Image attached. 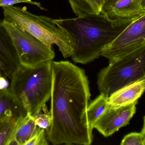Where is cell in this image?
<instances>
[{"label":"cell","mask_w":145,"mask_h":145,"mask_svg":"<svg viewBox=\"0 0 145 145\" xmlns=\"http://www.w3.org/2000/svg\"><path fill=\"white\" fill-rule=\"evenodd\" d=\"M138 102L118 107L109 105L105 113L96 121L94 129H97L105 137L112 135L120 128L129 124L136 112Z\"/></svg>","instance_id":"obj_8"},{"label":"cell","mask_w":145,"mask_h":145,"mask_svg":"<svg viewBox=\"0 0 145 145\" xmlns=\"http://www.w3.org/2000/svg\"><path fill=\"white\" fill-rule=\"evenodd\" d=\"M144 78H145V76L144 77Z\"/></svg>","instance_id":"obj_25"},{"label":"cell","mask_w":145,"mask_h":145,"mask_svg":"<svg viewBox=\"0 0 145 145\" xmlns=\"http://www.w3.org/2000/svg\"><path fill=\"white\" fill-rule=\"evenodd\" d=\"M94 1L96 3L98 6L101 9V8H102L104 2H105V0H94Z\"/></svg>","instance_id":"obj_22"},{"label":"cell","mask_w":145,"mask_h":145,"mask_svg":"<svg viewBox=\"0 0 145 145\" xmlns=\"http://www.w3.org/2000/svg\"><path fill=\"white\" fill-rule=\"evenodd\" d=\"M54 22L69 37L72 60L84 64L101 56L106 47L128 25L112 21L101 12L75 18L55 19Z\"/></svg>","instance_id":"obj_2"},{"label":"cell","mask_w":145,"mask_h":145,"mask_svg":"<svg viewBox=\"0 0 145 145\" xmlns=\"http://www.w3.org/2000/svg\"><path fill=\"white\" fill-rule=\"evenodd\" d=\"M108 98L100 93L88 105L87 110L88 121L89 127L93 130L96 121L105 113L109 106Z\"/></svg>","instance_id":"obj_14"},{"label":"cell","mask_w":145,"mask_h":145,"mask_svg":"<svg viewBox=\"0 0 145 145\" xmlns=\"http://www.w3.org/2000/svg\"><path fill=\"white\" fill-rule=\"evenodd\" d=\"M101 12L112 21L129 25L145 14L141 0H105Z\"/></svg>","instance_id":"obj_9"},{"label":"cell","mask_w":145,"mask_h":145,"mask_svg":"<svg viewBox=\"0 0 145 145\" xmlns=\"http://www.w3.org/2000/svg\"><path fill=\"white\" fill-rule=\"evenodd\" d=\"M28 145H48L45 129L39 128L37 132L25 144Z\"/></svg>","instance_id":"obj_19"},{"label":"cell","mask_w":145,"mask_h":145,"mask_svg":"<svg viewBox=\"0 0 145 145\" xmlns=\"http://www.w3.org/2000/svg\"><path fill=\"white\" fill-rule=\"evenodd\" d=\"M145 49L109 63L98 74L97 85L101 94L109 98L121 89L144 79Z\"/></svg>","instance_id":"obj_5"},{"label":"cell","mask_w":145,"mask_h":145,"mask_svg":"<svg viewBox=\"0 0 145 145\" xmlns=\"http://www.w3.org/2000/svg\"><path fill=\"white\" fill-rule=\"evenodd\" d=\"M27 114L21 102L9 88L0 90V119L6 116L19 119Z\"/></svg>","instance_id":"obj_13"},{"label":"cell","mask_w":145,"mask_h":145,"mask_svg":"<svg viewBox=\"0 0 145 145\" xmlns=\"http://www.w3.org/2000/svg\"><path fill=\"white\" fill-rule=\"evenodd\" d=\"M19 119L6 116L0 119V145H7L12 137L17 121Z\"/></svg>","instance_id":"obj_16"},{"label":"cell","mask_w":145,"mask_h":145,"mask_svg":"<svg viewBox=\"0 0 145 145\" xmlns=\"http://www.w3.org/2000/svg\"><path fill=\"white\" fill-rule=\"evenodd\" d=\"M20 65L12 39L0 20V77L11 79Z\"/></svg>","instance_id":"obj_10"},{"label":"cell","mask_w":145,"mask_h":145,"mask_svg":"<svg viewBox=\"0 0 145 145\" xmlns=\"http://www.w3.org/2000/svg\"><path fill=\"white\" fill-rule=\"evenodd\" d=\"M73 13L77 17L89 14H97L101 9L94 0H69Z\"/></svg>","instance_id":"obj_15"},{"label":"cell","mask_w":145,"mask_h":145,"mask_svg":"<svg viewBox=\"0 0 145 145\" xmlns=\"http://www.w3.org/2000/svg\"></svg>","instance_id":"obj_26"},{"label":"cell","mask_w":145,"mask_h":145,"mask_svg":"<svg viewBox=\"0 0 145 145\" xmlns=\"http://www.w3.org/2000/svg\"><path fill=\"white\" fill-rule=\"evenodd\" d=\"M145 49V14L130 23L106 47L101 56L109 63Z\"/></svg>","instance_id":"obj_7"},{"label":"cell","mask_w":145,"mask_h":145,"mask_svg":"<svg viewBox=\"0 0 145 145\" xmlns=\"http://www.w3.org/2000/svg\"><path fill=\"white\" fill-rule=\"evenodd\" d=\"M21 3H26L32 5H35L40 9H44L41 5L40 3L36 1H34L32 0H0V7H7L13 6L14 4Z\"/></svg>","instance_id":"obj_20"},{"label":"cell","mask_w":145,"mask_h":145,"mask_svg":"<svg viewBox=\"0 0 145 145\" xmlns=\"http://www.w3.org/2000/svg\"><path fill=\"white\" fill-rule=\"evenodd\" d=\"M3 19L26 31L52 49L55 44L65 58L71 57L72 48L68 35L54 19L37 15L27 10L26 7H3Z\"/></svg>","instance_id":"obj_4"},{"label":"cell","mask_w":145,"mask_h":145,"mask_svg":"<svg viewBox=\"0 0 145 145\" xmlns=\"http://www.w3.org/2000/svg\"><path fill=\"white\" fill-rule=\"evenodd\" d=\"M9 83L6 77H0V90L9 88Z\"/></svg>","instance_id":"obj_21"},{"label":"cell","mask_w":145,"mask_h":145,"mask_svg":"<svg viewBox=\"0 0 145 145\" xmlns=\"http://www.w3.org/2000/svg\"><path fill=\"white\" fill-rule=\"evenodd\" d=\"M37 125L40 128L46 130L51 126L52 119L51 112L48 111L46 105L42 108L41 110L37 115L33 117Z\"/></svg>","instance_id":"obj_17"},{"label":"cell","mask_w":145,"mask_h":145,"mask_svg":"<svg viewBox=\"0 0 145 145\" xmlns=\"http://www.w3.org/2000/svg\"><path fill=\"white\" fill-rule=\"evenodd\" d=\"M39 128L33 117L27 113L17 121L12 137L7 145H25Z\"/></svg>","instance_id":"obj_12"},{"label":"cell","mask_w":145,"mask_h":145,"mask_svg":"<svg viewBox=\"0 0 145 145\" xmlns=\"http://www.w3.org/2000/svg\"><path fill=\"white\" fill-rule=\"evenodd\" d=\"M52 62L34 67L20 64L12 76L9 89L31 116L38 114L51 98Z\"/></svg>","instance_id":"obj_3"},{"label":"cell","mask_w":145,"mask_h":145,"mask_svg":"<svg viewBox=\"0 0 145 145\" xmlns=\"http://www.w3.org/2000/svg\"><path fill=\"white\" fill-rule=\"evenodd\" d=\"M2 23L12 39L20 65L34 67L54 58L52 49L40 40L11 22L3 19Z\"/></svg>","instance_id":"obj_6"},{"label":"cell","mask_w":145,"mask_h":145,"mask_svg":"<svg viewBox=\"0 0 145 145\" xmlns=\"http://www.w3.org/2000/svg\"><path fill=\"white\" fill-rule=\"evenodd\" d=\"M141 134L144 137V140L145 144V116L144 119V125H143V128L141 132Z\"/></svg>","instance_id":"obj_23"},{"label":"cell","mask_w":145,"mask_h":145,"mask_svg":"<svg viewBox=\"0 0 145 145\" xmlns=\"http://www.w3.org/2000/svg\"><path fill=\"white\" fill-rule=\"evenodd\" d=\"M141 4L143 7L145 9V0H141Z\"/></svg>","instance_id":"obj_24"},{"label":"cell","mask_w":145,"mask_h":145,"mask_svg":"<svg viewBox=\"0 0 145 145\" xmlns=\"http://www.w3.org/2000/svg\"><path fill=\"white\" fill-rule=\"evenodd\" d=\"M145 91V78L127 85L112 94L108 103L113 107L124 106L138 101Z\"/></svg>","instance_id":"obj_11"},{"label":"cell","mask_w":145,"mask_h":145,"mask_svg":"<svg viewBox=\"0 0 145 145\" xmlns=\"http://www.w3.org/2000/svg\"><path fill=\"white\" fill-rule=\"evenodd\" d=\"M121 145H145L144 137L141 133H133L123 138Z\"/></svg>","instance_id":"obj_18"},{"label":"cell","mask_w":145,"mask_h":145,"mask_svg":"<svg viewBox=\"0 0 145 145\" xmlns=\"http://www.w3.org/2000/svg\"><path fill=\"white\" fill-rule=\"evenodd\" d=\"M52 122L47 139L54 145L91 144L93 129L87 115L91 95L85 72L68 61H52Z\"/></svg>","instance_id":"obj_1"}]
</instances>
